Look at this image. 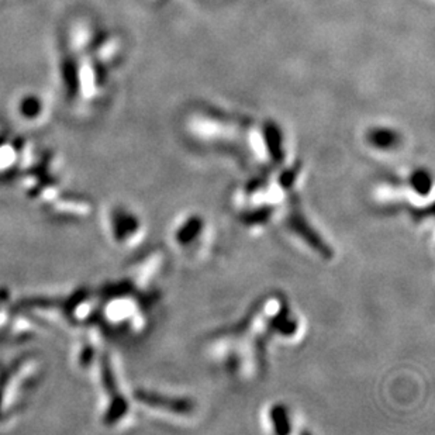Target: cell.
Segmentation results:
<instances>
[{
  "label": "cell",
  "mask_w": 435,
  "mask_h": 435,
  "mask_svg": "<svg viewBox=\"0 0 435 435\" xmlns=\"http://www.w3.org/2000/svg\"><path fill=\"white\" fill-rule=\"evenodd\" d=\"M141 400H144V403L157 406V408H165L168 410L172 412H178V413H186L190 410V403L186 400H175V399H164V398H158V396H142L141 395Z\"/></svg>",
  "instance_id": "1"
},
{
  "label": "cell",
  "mask_w": 435,
  "mask_h": 435,
  "mask_svg": "<svg viewBox=\"0 0 435 435\" xmlns=\"http://www.w3.org/2000/svg\"><path fill=\"white\" fill-rule=\"evenodd\" d=\"M396 134L389 130H374L369 135V142L379 149H389L396 145Z\"/></svg>",
  "instance_id": "2"
},
{
  "label": "cell",
  "mask_w": 435,
  "mask_h": 435,
  "mask_svg": "<svg viewBox=\"0 0 435 435\" xmlns=\"http://www.w3.org/2000/svg\"><path fill=\"white\" fill-rule=\"evenodd\" d=\"M272 420H274V426L276 429V431L281 433H286L288 431V419H286V412L282 408H275L271 413Z\"/></svg>",
  "instance_id": "3"
}]
</instances>
